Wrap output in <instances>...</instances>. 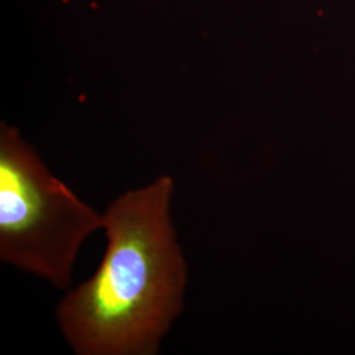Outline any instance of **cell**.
<instances>
[{"mask_svg": "<svg viewBox=\"0 0 355 355\" xmlns=\"http://www.w3.org/2000/svg\"><path fill=\"white\" fill-rule=\"evenodd\" d=\"M104 217L53 177L16 128L0 125V258L67 288L76 253Z\"/></svg>", "mask_w": 355, "mask_h": 355, "instance_id": "7a4b0ae2", "label": "cell"}, {"mask_svg": "<svg viewBox=\"0 0 355 355\" xmlns=\"http://www.w3.org/2000/svg\"><path fill=\"white\" fill-rule=\"evenodd\" d=\"M173 191V179L161 177L124 193L103 216L102 263L57 312L76 354H155L182 311L186 263L168 215Z\"/></svg>", "mask_w": 355, "mask_h": 355, "instance_id": "6da1fadb", "label": "cell"}]
</instances>
